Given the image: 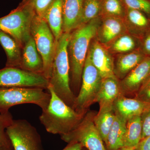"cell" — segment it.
<instances>
[{
	"label": "cell",
	"mask_w": 150,
	"mask_h": 150,
	"mask_svg": "<svg viewBox=\"0 0 150 150\" xmlns=\"http://www.w3.org/2000/svg\"><path fill=\"white\" fill-rule=\"evenodd\" d=\"M88 54L92 63L103 79L115 77L114 74V56L96 38L91 41Z\"/></svg>",
	"instance_id": "11"
},
{
	"label": "cell",
	"mask_w": 150,
	"mask_h": 150,
	"mask_svg": "<svg viewBox=\"0 0 150 150\" xmlns=\"http://www.w3.org/2000/svg\"><path fill=\"white\" fill-rule=\"evenodd\" d=\"M126 11V6L122 0H103L101 16H111L123 19Z\"/></svg>",
	"instance_id": "27"
},
{
	"label": "cell",
	"mask_w": 150,
	"mask_h": 150,
	"mask_svg": "<svg viewBox=\"0 0 150 150\" xmlns=\"http://www.w3.org/2000/svg\"><path fill=\"white\" fill-rule=\"evenodd\" d=\"M0 44L7 57L6 67L20 68L21 54L18 42L8 33L0 30Z\"/></svg>",
	"instance_id": "21"
},
{
	"label": "cell",
	"mask_w": 150,
	"mask_h": 150,
	"mask_svg": "<svg viewBox=\"0 0 150 150\" xmlns=\"http://www.w3.org/2000/svg\"><path fill=\"white\" fill-rule=\"evenodd\" d=\"M136 148L134 147H130L123 146L117 150H135Z\"/></svg>",
	"instance_id": "37"
},
{
	"label": "cell",
	"mask_w": 150,
	"mask_h": 150,
	"mask_svg": "<svg viewBox=\"0 0 150 150\" xmlns=\"http://www.w3.org/2000/svg\"><path fill=\"white\" fill-rule=\"evenodd\" d=\"M140 50L118 54L114 57V74L115 76L121 80L146 58Z\"/></svg>",
	"instance_id": "18"
},
{
	"label": "cell",
	"mask_w": 150,
	"mask_h": 150,
	"mask_svg": "<svg viewBox=\"0 0 150 150\" xmlns=\"http://www.w3.org/2000/svg\"><path fill=\"white\" fill-rule=\"evenodd\" d=\"M136 98L150 103V76L137 91Z\"/></svg>",
	"instance_id": "31"
},
{
	"label": "cell",
	"mask_w": 150,
	"mask_h": 150,
	"mask_svg": "<svg viewBox=\"0 0 150 150\" xmlns=\"http://www.w3.org/2000/svg\"><path fill=\"white\" fill-rule=\"evenodd\" d=\"M123 20L128 32L140 39L150 29V19L137 10L126 8Z\"/></svg>",
	"instance_id": "19"
},
{
	"label": "cell",
	"mask_w": 150,
	"mask_h": 150,
	"mask_svg": "<svg viewBox=\"0 0 150 150\" xmlns=\"http://www.w3.org/2000/svg\"><path fill=\"white\" fill-rule=\"evenodd\" d=\"M82 150H88L87 149H86L85 148L83 147V148L82 149Z\"/></svg>",
	"instance_id": "38"
},
{
	"label": "cell",
	"mask_w": 150,
	"mask_h": 150,
	"mask_svg": "<svg viewBox=\"0 0 150 150\" xmlns=\"http://www.w3.org/2000/svg\"><path fill=\"white\" fill-rule=\"evenodd\" d=\"M122 95L120 81L116 77L105 78L103 79L95 103H98L99 109L112 108L114 102Z\"/></svg>",
	"instance_id": "14"
},
{
	"label": "cell",
	"mask_w": 150,
	"mask_h": 150,
	"mask_svg": "<svg viewBox=\"0 0 150 150\" xmlns=\"http://www.w3.org/2000/svg\"><path fill=\"white\" fill-rule=\"evenodd\" d=\"M136 149L150 150V136L145 137L141 140Z\"/></svg>",
	"instance_id": "34"
},
{
	"label": "cell",
	"mask_w": 150,
	"mask_h": 150,
	"mask_svg": "<svg viewBox=\"0 0 150 150\" xmlns=\"http://www.w3.org/2000/svg\"><path fill=\"white\" fill-rule=\"evenodd\" d=\"M141 39L127 32L122 34L105 46L113 55L126 54L139 50Z\"/></svg>",
	"instance_id": "20"
},
{
	"label": "cell",
	"mask_w": 150,
	"mask_h": 150,
	"mask_svg": "<svg viewBox=\"0 0 150 150\" xmlns=\"http://www.w3.org/2000/svg\"><path fill=\"white\" fill-rule=\"evenodd\" d=\"M101 21V16L82 24L70 33L68 45L70 71L71 75V89L76 96L81 83L84 66L91 41L96 37Z\"/></svg>",
	"instance_id": "1"
},
{
	"label": "cell",
	"mask_w": 150,
	"mask_h": 150,
	"mask_svg": "<svg viewBox=\"0 0 150 150\" xmlns=\"http://www.w3.org/2000/svg\"><path fill=\"white\" fill-rule=\"evenodd\" d=\"M35 15L31 6L21 3L17 8L0 18V30L22 45L31 35V23Z\"/></svg>",
	"instance_id": "6"
},
{
	"label": "cell",
	"mask_w": 150,
	"mask_h": 150,
	"mask_svg": "<svg viewBox=\"0 0 150 150\" xmlns=\"http://www.w3.org/2000/svg\"><path fill=\"white\" fill-rule=\"evenodd\" d=\"M23 45L20 68L31 72L43 75V61L32 35L30 36Z\"/></svg>",
	"instance_id": "15"
},
{
	"label": "cell",
	"mask_w": 150,
	"mask_h": 150,
	"mask_svg": "<svg viewBox=\"0 0 150 150\" xmlns=\"http://www.w3.org/2000/svg\"><path fill=\"white\" fill-rule=\"evenodd\" d=\"M62 1L54 0L43 18L50 27L56 43L63 33Z\"/></svg>",
	"instance_id": "22"
},
{
	"label": "cell",
	"mask_w": 150,
	"mask_h": 150,
	"mask_svg": "<svg viewBox=\"0 0 150 150\" xmlns=\"http://www.w3.org/2000/svg\"><path fill=\"white\" fill-rule=\"evenodd\" d=\"M13 150H43L40 134L25 119H13L6 129Z\"/></svg>",
	"instance_id": "8"
},
{
	"label": "cell",
	"mask_w": 150,
	"mask_h": 150,
	"mask_svg": "<svg viewBox=\"0 0 150 150\" xmlns=\"http://www.w3.org/2000/svg\"><path fill=\"white\" fill-rule=\"evenodd\" d=\"M142 126V139L150 136V108L141 115ZM141 139V140H142Z\"/></svg>",
	"instance_id": "32"
},
{
	"label": "cell",
	"mask_w": 150,
	"mask_h": 150,
	"mask_svg": "<svg viewBox=\"0 0 150 150\" xmlns=\"http://www.w3.org/2000/svg\"><path fill=\"white\" fill-rule=\"evenodd\" d=\"M70 33H63L56 43L49 86L67 105L72 108L76 96L71 88L68 45Z\"/></svg>",
	"instance_id": "2"
},
{
	"label": "cell",
	"mask_w": 150,
	"mask_h": 150,
	"mask_svg": "<svg viewBox=\"0 0 150 150\" xmlns=\"http://www.w3.org/2000/svg\"><path fill=\"white\" fill-rule=\"evenodd\" d=\"M127 120L115 114L105 144L108 150H117L124 146Z\"/></svg>",
	"instance_id": "23"
},
{
	"label": "cell",
	"mask_w": 150,
	"mask_h": 150,
	"mask_svg": "<svg viewBox=\"0 0 150 150\" xmlns=\"http://www.w3.org/2000/svg\"><path fill=\"white\" fill-rule=\"evenodd\" d=\"M150 76V57H146L124 79L120 81L123 95L137 92Z\"/></svg>",
	"instance_id": "12"
},
{
	"label": "cell",
	"mask_w": 150,
	"mask_h": 150,
	"mask_svg": "<svg viewBox=\"0 0 150 150\" xmlns=\"http://www.w3.org/2000/svg\"><path fill=\"white\" fill-rule=\"evenodd\" d=\"M83 148V146L80 143L71 142L69 143V144L62 150H82Z\"/></svg>",
	"instance_id": "35"
},
{
	"label": "cell",
	"mask_w": 150,
	"mask_h": 150,
	"mask_svg": "<svg viewBox=\"0 0 150 150\" xmlns=\"http://www.w3.org/2000/svg\"><path fill=\"white\" fill-rule=\"evenodd\" d=\"M102 1L103 0H84L80 25L101 16Z\"/></svg>",
	"instance_id": "26"
},
{
	"label": "cell",
	"mask_w": 150,
	"mask_h": 150,
	"mask_svg": "<svg viewBox=\"0 0 150 150\" xmlns=\"http://www.w3.org/2000/svg\"><path fill=\"white\" fill-rule=\"evenodd\" d=\"M49 80L43 75L17 67L0 70V88L8 87L39 88L47 89Z\"/></svg>",
	"instance_id": "10"
},
{
	"label": "cell",
	"mask_w": 150,
	"mask_h": 150,
	"mask_svg": "<svg viewBox=\"0 0 150 150\" xmlns=\"http://www.w3.org/2000/svg\"><path fill=\"white\" fill-rule=\"evenodd\" d=\"M150 108V103L136 98H128L124 95L119 97L113 105L115 114L127 121L133 116L142 115Z\"/></svg>",
	"instance_id": "16"
},
{
	"label": "cell",
	"mask_w": 150,
	"mask_h": 150,
	"mask_svg": "<svg viewBox=\"0 0 150 150\" xmlns=\"http://www.w3.org/2000/svg\"><path fill=\"white\" fill-rule=\"evenodd\" d=\"M96 114L87 112L79 124L69 133L61 136V139L68 143L78 142L88 150H106L94 123Z\"/></svg>",
	"instance_id": "9"
},
{
	"label": "cell",
	"mask_w": 150,
	"mask_h": 150,
	"mask_svg": "<svg viewBox=\"0 0 150 150\" xmlns=\"http://www.w3.org/2000/svg\"><path fill=\"white\" fill-rule=\"evenodd\" d=\"M128 32L123 19L114 17L101 16V21L96 38L105 46L119 36Z\"/></svg>",
	"instance_id": "13"
},
{
	"label": "cell",
	"mask_w": 150,
	"mask_h": 150,
	"mask_svg": "<svg viewBox=\"0 0 150 150\" xmlns=\"http://www.w3.org/2000/svg\"><path fill=\"white\" fill-rule=\"evenodd\" d=\"M126 8L140 11L150 19V0H122Z\"/></svg>",
	"instance_id": "30"
},
{
	"label": "cell",
	"mask_w": 150,
	"mask_h": 150,
	"mask_svg": "<svg viewBox=\"0 0 150 150\" xmlns=\"http://www.w3.org/2000/svg\"><path fill=\"white\" fill-rule=\"evenodd\" d=\"M13 120V117L9 111L0 113V146H12L6 131Z\"/></svg>",
	"instance_id": "28"
},
{
	"label": "cell",
	"mask_w": 150,
	"mask_h": 150,
	"mask_svg": "<svg viewBox=\"0 0 150 150\" xmlns=\"http://www.w3.org/2000/svg\"><path fill=\"white\" fill-rule=\"evenodd\" d=\"M54 0H23V4H27L32 7L35 14L43 18L44 15Z\"/></svg>",
	"instance_id": "29"
},
{
	"label": "cell",
	"mask_w": 150,
	"mask_h": 150,
	"mask_svg": "<svg viewBox=\"0 0 150 150\" xmlns=\"http://www.w3.org/2000/svg\"><path fill=\"white\" fill-rule=\"evenodd\" d=\"M84 0H63V33H71L80 25Z\"/></svg>",
	"instance_id": "17"
},
{
	"label": "cell",
	"mask_w": 150,
	"mask_h": 150,
	"mask_svg": "<svg viewBox=\"0 0 150 150\" xmlns=\"http://www.w3.org/2000/svg\"><path fill=\"white\" fill-rule=\"evenodd\" d=\"M140 50L146 57H150V29L141 38Z\"/></svg>",
	"instance_id": "33"
},
{
	"label": "cell",
	"mask_w": 150,
	"mask_h": 150,
	"mask_svg": "<svg viewBox=\"0 0 150 150\" xmlns=\"http://www.w3.org/2000/svg\"><path fill=\"white\" fill-rule=\"evenodd\" d=\"M102 80L88 54L83 71L80 89L73 107L75 111L81 114H86L90 106L95 103Z\"/></svg>",
	"instance_id": "7"
},
{
	"label": "cell",
	"mask_w": 150,
	"mask_h": 150,
	"mask_svg": "<svg viewBox=\"0 0 150 150\" xmlns=\"http://www.w3.org/2000/svg\"><path fill=\"white\" fill-rule=\"evenodd\" d=\"M51 97L48 106L39 116V121L46 131L53 134H68L79 124L85 114H81L70 107L48 86Z\"/></svg>",
	"instance_id": "3"
},
{
	"label": "cell",
	"mask_w": 150,
	"mask_h": 150,
	"mask_svg": "<svg viewBox=\"0 0 150 150\" xmlns=\"http://www.w3.org/2000/svg\"><path fill=\"white\" fill-rule=\"evenodd\" d=\"M50 93L44 89L33 87H8L0 88V113L8 112L15 105L33 104L44 110L51 99Z\"/></svg>",
	"instance_id": "4"
},
{
	"label": "cell",
	"mask_w": 150,
	"mask_h": 150,
	"mask_svg": "<svg viewBox=\"0 0 150 150\" xmlns=\"http://www.w3.org/2000/svg\"><path fill=\"white\" fill-rule=\"evenodd\" d=\"M142 126L141 115L129 118L127 121L123 146L136 149L142 139Z\"/></svg>",
	"instance_id": "24"
},
{
	"label": "cell",
	"mask_w": 150,
	"mask_h": 150,
	"mask_svg": "<svg viewBox=\"0 0 150 150\" xmlns=\"http://www.w3.org/2000/svg\"><path fill=\"white\" fill-rule=\"evenodd\" d=\"M115 117V111L112 107L99 109L94 117L95 126L105 143Z\"/></svg>",
	"instance_id": "25"
},
{
	"label": "cell",
	"mask_w": 150,
	"mask_h": 150,
	"mask_svg": "<svg viewBox=\"0 0 150 150\" xmlns=\"http://www.w3.org/2000/svg\"><path fill=\"white\" fill-rule=\"evenodd\" d=\"M30 33L43 61V75L49 80L56 47L55 38L46 21L36 15L31 23Z\"/></svg>",
	"instance_id": "5"
},
{
	"label": "cell",
	"mask_w": 150,
	"mask_h": 150,
	"mask_svg": "<svg viewBox=\"0 0 150 150\" xmlns=\"http://www.w3.org/2000/svg\"><path fill=\"white\" fill-rule=\"evenodd\" d=\"M0 150H13L12 146H0Z\"/></svg>",
	"instance_id": "36"
}]
</instances>
